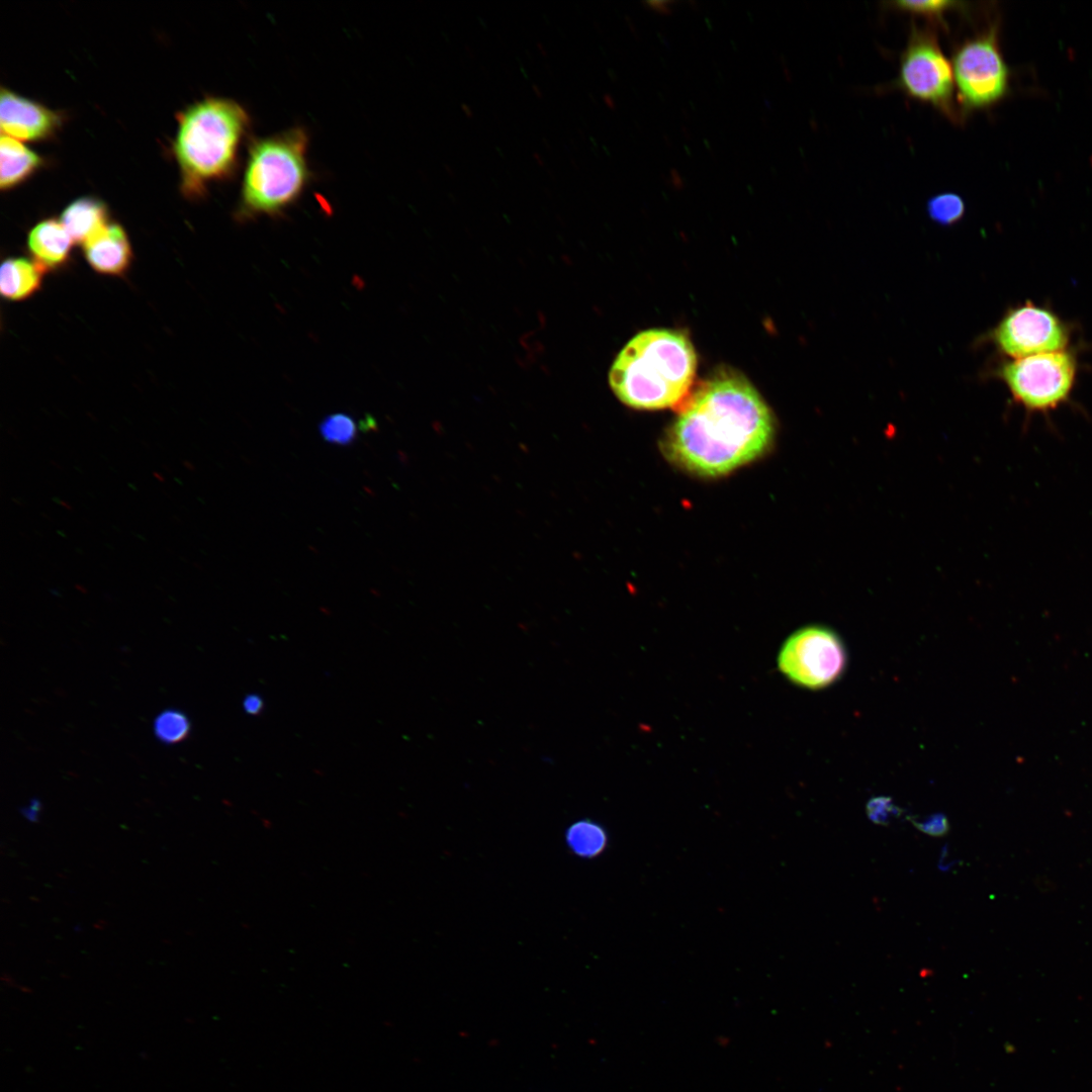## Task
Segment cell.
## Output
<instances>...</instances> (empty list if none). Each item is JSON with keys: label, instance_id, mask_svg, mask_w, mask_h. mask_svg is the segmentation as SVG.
<instances>
[{"label": "cell", "instance_id": "10", "mask_svg": "<svg viewBox=\"0 0 1092 1092\" xmlns=\"http://www.w3.org/2000/svg\"><path fill=\"white\" fill-rule=\"evenodd\" d=\"M59 122V115L46 106L5 88L1 89L2 134L16 140L37 141L51 135Z\"/></svg>", "mask_w": 1092, "mask_h": 1092}, {"label": "cell", "instance_id": "17", "mask_svg": "<svg viewBox=\"0 0 1092 1092\" xmlns=\"http://www.w3.org/2000/svg\"><path fill=\"white\" fill-rule=\"evenodd\" d=\"M318 430L328 443L348 446L356 440L357 426L352 417L345 413L327 416L318 425Z\"/></svg>", "mask_w": 1092, "mask_h": 1092}, {"label": "cell", "instance_id": "18", "mask_svg": "<svg viewBox=\"0 0 1092 1092\" xmlns=\"http://www.w3.org/2000/svg\"><path fill=\"white\" fill-rule=\"evenodd\" d=\"M926 208L932 220L942 225H950L964 216L965 202L959 194L944 192L931 197Z\"/></svg>", "mask_w": 1092, "mask_h": 1092}, {"label": "cell", "instance_id": "16", "mask_svg": "<svg viewBox=\"0 0 1092 1092\" xmlns=\"http://www.w3.org/2000/svg\"><path fill=\"white\" fill-rule=\"evenodd\" d=\"M567 849L576 857L592 859L607 848L609 838L606 829L590 819H580L570 824L564 834Z\"/></svg>", "mask_w": 1092, "mask_h": 1092}, {"label": "cell", "instance_id": "22", "mask_svg": "<svg viewBox=\"0 0 1092 1092\" xmlns=\"http://www.w3.org/2000/svg\"><path fill=\"white\" fill-rule=\"evenodd\" d=\"M912 824L921 832L933 836H945L949 831V823L945 815L936 813L923 820H912Z\"/></svg>", "mask_w": 1092, "mask_h": 1092}, {"label": "cell", "instance_id": "1", "mask_svg": "<svg viewBox=\"0 0 1092 1092\" xmlns=\"http://www.w3.org/2000/svg\"><path fill=\"white\" fill-rule=\"evenodd\" d=\"M774 436L771 412L758 391L739 372L721 369L680 402L663 451L682 469L716 477L757 459Z\"/></svg>", "mask_w": 1092, "mask_h": 1092}, {"label": "cell", "instance_id": "4", "mask_svg": "<svg viewBox=\"0 0 1092 1092\" xmlns=\"http://www.w3.org/2000/svg\"><path fill=\"white\" fill-rule=\"evenodd\" d=\"M236 219L276 217L295 203L312 179L309 136L302 126L253 138L248 145Z\"/></svg>", "mask_w": 1092, "mask_h": 1092}, {"label": "cell", "instance_id": "23", "mask_svg": "<svg viewBox=\"0 0 1092 1092\" xmlns=\"http://www.w3.org/2000/svg\"><path fill=\"white\" fill-rule=\"evenodd\" d=\"M264 707L262 698L258 695H248L243 701V708L245 712L251 715H258L261 713Z\"/></svg>", "mask_w": 1092, "mask_h": 1092}, {"label": "cell", "instance_id": "9", "mask_svg": "<svg viewBox=\"0 0 1092 1092\" xmlns=\"http://www.w3.org/2000/svg\"><path fill=\"white\" fill-rule=\"evenodd\" d=\"M991 339L1003 354L1017 359L1066 350L1070 331L1053 310L1027 301L1005 313Z\"/></svg>", "mask_w": 1092, "mask_h": 1092}, {"label": "cell", "instance_id": "25", "mask_svg": "<svg viewBox=\"0 0 1092 1092\" xmlns=\"http://www.w3.org/2000/svg\"><path fill=\"white\" fill-rule=\"evenodd\" d=\"M668 2H648L647 5L651 6L656 11L663 13L669 12L670 9L666 6Z\"/></svg>", "mask_w": 1092, "mask_h": 1092}, {"label": "cell", "instance_id": "24", "mask_svg": "<svg viewBox=\"0 0 1092 1092\" xmlns=\"http://www.w3.org/2000/svg\"><path fill=\"white\" fill-rule=\"evenodd\" d=\"M38 809H39V803L37 801H32L30 803V805L23 810V815L28 820H30L31 822H35L36 821L35 819L37 817Z\"/></svg>", "mask_w": 1092, "mask_h": 1092}, {"label": "cell", "instance_id": "13", "mask_svg": "<svg viewBox=\"0 0 1092 1092\" xmlns=\"http://www.w3.org/2000/svg\"><path fill=\"white\" fill-rule=\"evenodd\" d=\"M60 221L73 242L84 245L108 224L107 209L95 198L82 197L64 209Z\"/></svg>", "mask_w": 1092, "mask_h": 1092}, {"label": "cell", "instance_id": "3", "mask_svg": "<svg viewBox=\"0 0 1092 1092\" xmlns=\"http://www.w3.org/2000/svg\"><path fill=\"white\" fill-rule=\"evenodd\" d=\"M251 128L249 112L230 98L207 97L180 114L174 153L187 194L201 195L235 174Z\"/></svg>", "mask_w": 1092, "mask_h": 1092}, {"label": "cell", "instance_id": "6", "mask_svg": "<svg viewBox=\"0 0 1092 1092\" xmlns=\"http://www.w3.org/2000/svg\"><path fill=\"white\" fill-rule=\"evenodd\" d=\"M997 374L1026 413L1046 415L1069 401L1077 359L1068 350L1036 354L1004 363Z\"/></svg>", "mask_w": 1092, "mask_h": 1092}, {"label": "cell", "instance_id": "8", "mask_svg": "<svg viewBox=\"0 0 1092 1092\" xmlns=\"http://www.w3.org/2000/svg\"><path fill=\"white\" fill-rule=\"evenodd\" d=\"M847 656L840 637L831 629L810 625L792 633L781 646L779 671L793 685L819 690L843 673Z\"/></svg>", "mask_w": 1092, "mask_h": 1092}, {"label": "cell", "instance_id": "14", "mask_svg": "<svg viewBox=\"0 0 1092 1092\" xmlns=\"http://www.w3.org/2000/svg\"><path fill=\"white\" fill-rule=\"evenodd\" d=\"M44 268L25 258H8L0 268V291L8 300L30 297L41 285Z\"/></svg>", "mask_w": 1092, "mask_h": 1092}, {"label": "cell", "instance_id": "11", "mask_svg": "<svg viewBox=\"0 0 1092 1092\" xmlns=\"http://www.w3.org/2000/svg\"><path fill=\"white\" fill-rule=\"evenodd\" d=\"M83 247L88 264L100 274L121 275L130 265V244L124 230L118 224L108 223Z\"/></svg>", "mask_w": 1092, "mask_h": 1092}, {"label": "cell", "instance_id": "5", "mask_svg": "<svg viewBox=\"0 0 1092 1092\" xmlns=\"http://www.w3.org/2000/svg\"><path fill=\"white\" fill-rule=\"evenodd\" d=\"M996 24L963 41L951 67L962 114L990 108L1010 91L1011 72L1000 49Z\"/></svg>", "mask_w": 1092, "mask_h": 1092}, {"label": "cell", "instance_id": "19", "mask_svg": "<svg viewBox=\"0 0 1092 1092\" xmlns=\"http://www.w3.org/2000/svg\"><path fill=\"white\" fill-rule=\"evenodd\" d=\"M889 6L898 11L923 16L936 21H942L943 16L947 12L965 9V3L963 2L943 0L894 1L889 3Z\"/></svg>", "mask_w": 1092, "mask_h": 1092}, {"label": "cell", "instance_id": "20", "mask_svg": "<svg viewBox=\"0 0 1092 1092\" xmlns=\"http://www.w3.org/2000/svg\"><path fill=\"white\" fill-rule=\"evenodd\" d=\"M189 730V721L180 711H164L154 721L155 735L164 743L174 744L182 741L187 737Z\"/></svg>", "mask_w": 1092, "mask_h": 1092}, {"label": "cell", "instance_id": "2", "mask_svg": "<svg viewBox=\"0 0 1092 1092\" xmlns=\"http://www.w3.org/2000/svg\"><path fill=\"white\" fill-rule=\"evenodd\" d=\"M697 356L681 332L651 329L635 335L619 352L609 371L617 398L638 410L679 404L694 386Z\"/></svg>", "mask_w": 1092, "mask_h": 1092}, {"label": "cell", "instance_id": "15", "mask_svg": "<svg viewBox=\"0 0 1092 1092\" xmlns=\"http://www.w3.org/2000/svg\"><path fill=\"white\" fill-rule=\"evenodd\" d=\"M0 185L8 189L29 177L41 164V158L19 140L2 134L0 139Z\"/></svg>", "mask_w": 1092, "mask_h": 1092}, {"label": "cell", "instance_id": "12", "mask_svg": "<svg viewBox=\"0 0 1092 1092\" xmlns=\"http://www.w3.org/2000/svg\"><path fill=\"white\" fill-rule=\"evenodd\" d=\"M72 243L63 223L56 219L38 222L27 237L29 252L44 269L62 266L69 258Z\"/></svg>", "mask_w": 1092, "mask_h": 1092}, {"label": "cell", "instance_id": "21", "mask_svg": "<svg viewBox=\"0 0 1092 1092\" xmlns=\"http://www.w3.org/2000/svg\"><path fill=\"white\" fill-rule=\"evenodd\" d=\"M869 818L876 824L888 825L891 816H899L900 811L895 807L890 798L879 797L872 799L867 805Z\"/></svg>", "mask_w": 1092, "mask_h": 1092}, {"label": "cell", "instance_id": "7", "mask_svg": "<svg viewBox=\"0 0 1092 1092\" xmlns=\"http://www.w3.org/2000/svg\"><path fill=\"white\" fill-rule=\"evenodd\" d=\"M896 85L906 96L958 120L952 67L930 29L912 26L900 58Z\"/></svg>", "mask_w": 1092, "mask_h": 1092}]
</instances>
